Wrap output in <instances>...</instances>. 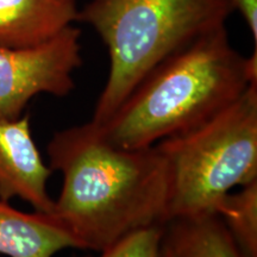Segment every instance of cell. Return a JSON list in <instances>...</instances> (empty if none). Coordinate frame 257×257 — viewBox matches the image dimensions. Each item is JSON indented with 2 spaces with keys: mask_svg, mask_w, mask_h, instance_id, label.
<instances>
[{
  "mask_svg": "<svg viewBox=\"0 0 257 257\" xmlns=\"http://www.w3.org/2000/svg\"><path fill=\"white\" fill-rule=\"evenodd\" d=\"M216 214L244 257H257V180L227 193L218 202Z\"/></svg>",
  "mask_w": 257,
  "mask_h": 257,
  "instance_id": "obj_10",
  "label": "cell"
},
{
  "mask_svg": "<svg viewBox=\"0 0 257 257\" xmlns=\"http://www.w3.org/2000/svg\"><path fill=\"white\" fill-rule=\"evenodd\" d=\"M232 12L229 0H91L76 21L94 29L110 57L91 121L101 125L110 119L156 66L223 27Z\"/></svg>",
  "mask_w": 257,
  "mask_h": 257,
  "instance_id": "obj_3",
  "label": "cell"
},
{
  "mask_svg": "<svg viewBox=\"0 0 257 257\" xmlns=\"http://www.w3.org/2000/svg\"><path fill=\"white\" fill-rule=\"evenodd\" d=\"M163 232L165 225L135 231L102 250L98 257H161Z\"/></svg>",
  "mask_w": 257,
  "mask_h": 257,
  "instance_id": "obj_11",
  "label": "cell"
},
{
  "mask_svg": "<svg viewBox=\"0 0 257 257\" xmlns=\"http://www.w3.org/2000/svg\"><path fill=\"white\" fill-rule=\"evenodd\" d=\"M161 257H170L168 250H167L166 246L163 245V243H162V252H161Z\"/></svg>",
  "mask_w": 257,
  "mask_h": 257,
  "instance_id": "obj_13",
  "label": "cell"
},
{
  "mask_svg": "<svg viewBox=\"0 0 257 257\" xmlns=\"http://www.w3.org/2000/svg\"><path fill=\"white\" fill-rule=\"evenodd\" d=\"M257 82V48L243 56L225 25L167 57L99 125L114 146L143 149L210 119Z\"/></svg>",
  "mask_w": 257,
  "mask_h": 257,
  "instance_id": "obj_2",
  "label": "cell"
},
{
  "mask_svg": "<svg viewBox=\"0 0 257 257\" xmlns=\"http://www.w3.org/2000/svg\"><path fill=\"white\" fill-rule=\"evenodd\" d=\"M163 245L170 257H244L216 213L166 223Z\"/></svg>",
  "mask_w": 257,
  "mask_h": 257,
  "instance_id": "obj_9",
  "label": "cell"
},
{
  "mask_svg": "<svg viewBox=\"0 0 257 257\" xmlns=\"http://www.w3.org/2000/svg\"><path fill=\"white\" fill-rule=\"evenodd\" d=\"M233 11H237L248 25L253 44L257 48V0H229Z\"/></svg>",
  "mask_w": 257,
  "mask_h": 257,
  "instance_id": "obj_12",
  "label": "cell"
},
{
  "mask_svg": "<svg viewBox=\"0 0 257 257\" xmlns=\"http://www.w3.org/2000/svg\"><path fill=\"white\" fill-rule=\"evenodd\" d=\"M51 174L32 136L30 115L0 119V199L18 198L34 211L51 213L54 200L47 188Z\"/></svg>",
  "mask_w": 257,
  "mask_h": 257,
  "instance_id": "obj_6",
  "label": "cell"
},
{
  "mask_svg": "<svg viewBox=\"0 0 257 257\" xmlns=\"http://www.w3.org/2000/svg\"><path fill=\"white\" fill-rule=\"evenodd\" d=\"M68 248L78 245L50 213L23 212L0 199V255L54 257Z\"/></svg>",
  "mask_w": 257,
  "mask_h": 257,
  "instance_id": "obj_8",
  "label": "cell"
},
{
  "mask_svg": "<svg viewBox=\"0 0 257 257\" xmlns=\"http://www.w3.org/2000/svg\"><path fill=\"white\" fill-rule=\"evenodd\" d=\"M62 175L51 216L78 249L100 252L127 234L166 224L169 174L157 148L114 146L88 121L57 131L47 147Z\"/></svg>",
  "mask_w": 257,
  "mask_h": 257,
  "instance_id": "obj_1",
  "label": "cell"
},
{
  "mask_svg": "<svg viewBox=\"0 0 257 257\" xmlns=\"http://www.w3.org/2000/svg\"><path fill=\"white\" fill-rule=\"evenodd\" d=\"M78 14L76 0H0V47L36 46L73 25Z\"/></svg>",
  "mask_w": 257,
  "mask_h": 257,
  "instance_id": "obj_7",
  "label": "cell"
},
{
  "mask_svg": "<svg viewBox=\"0 0 257 257\" xmlns=\"http://www.w3.org/2000/svg\"><path fill=\"white\" fill-rule=\"evenodd\" d=\"M81 31L67 27L49 40L25 48L0 47V119H17L38 94L68 95L82 64Z\"/></svg>",
  "mask_w": 257,
  "mask_h": 257,
  "instance_id": "obj_5",
  "label": "cell"
},
{
  "mask_svg": "<svg viewBox=\"0 0 257 257\" xmlns=\"http://www.w3.org/2000/svg\"><path fill=\"white\" fill-rule=\"evenodd\" d=\"M155 147L168 167L166 223L216 213L227 193L257 180V82L210 119Z\"/></svg>",
  "mask_w": 257,
  "mask_h": 257,
  "instance_id": "obj_4",
  "label": "cell"
}]
</instances>
